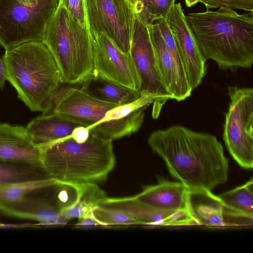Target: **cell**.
<instances>
[{
  "label": "cell",
  "mask_w": 253,
  "mask_h": 253,
  "mask_svg": "<svg viewBox=\"0 0 253 253\" xmlns=\"http://www.w3.org/2000/svg\"><path fill=\"white\" fill-rule=\"evenodd\" d=\"M148 143L189 189L211 191L227 181L228 161L215 135L174 125L153 132Z\"/></svg>",
  "instance_id": "1"
},
{
  "label": "cell",
  "mask_w": 253,
  "mask_h": 253,
  "mask_svg": "<svg viewBox=\"0 0 253 253\" xmlns=\"http://www.w3.org/2000/svg\"><path fill=\"white\" fill-rule=\"evenodd\" d=\"M186 17L206 60H213L222 70L252 66L253 12L240 14L220 7L189 13Z\"/></svg>",
  "instance_id": "2"
},
{
  "label": "cell",
  "mask_w": 253,
  "mask_h": 253,
  "mask_svg": "<svg viewBox=\"0 0 253 253\" xmlns=\"http://www.w3.org/2000/svg\"><path fill=\"white\" fill-rule=\"evenodd\" d=\"M7 81L17 97L32 111L47 114L62 84L55 61L42 42H32L6 50L2 57Z\"/></svg>",
  "instance_id": "3"
},
{
  "label": "cell",
  "mask_w": 253,
  "mask_h": 253,
  "mask_svg": "<svg viewBox=\"0 0 253 253\" xmlns=\"http://www.w3.org/2000/svg\"><path fill=\"white\" fill-rule=\"evenodd\" d=\"M112 141L90 131L83 142L71 137L62 139L40 146L42 164L48 176L58 181H104L115 165Z\"/></svg>",
  "instance_id": "4"
},
{
  "label": "cell",
  "mask_w": 253,
  "mask_h": 253,
  "mask_svg": "<svg viewBox=\"0 0 253 253\" xmlns=\"http://www.w3.org/2000/svg\"><path fill=\"white\" fill-rule=\"evenodd\" d=\"M42 42L55 61L62 84H82L94 78L93 43L89 30L60 3Z\"/></svg>",
  "instance_id": "5"
},
{
  "label": "cell",
  "mask_w": 253,
  "mask_h": 253,
  "mask_svg": "<svg viewBox=\"0 0 253 253\" xmlns=\"http://www.w3.org/2000/svg\"><path fill=\"white\" fill-rule=\"evenodd\" d=\"M59 0H0V45L8 50L42 42Z\"/></svg>",
  "instance_id": "6"
},
{
  "label": "cell",
  "mask_w": 253,
  "mask_h": 253,
  "mask_svg": "<svg viewBox=\"0 0 253 253\" xmlns=\"http://www.w3.org/2000/svg\"><path fill=\"white\" fill-rule=\"evenodd\" d=\"M230 102L225 114L223 139L230 154L245 169L253 167V89L228 88Z\"/></svg>",
  "instance_id": "7"
},
{
  "label": "cell",
  "mask_w": 253,
  "mask_h": 253,
  "mask_svg": "<svg viewBox=\"0 0 253 253\" xmlns=\"http://www.w3.org/2000/svg\"><path fill=\"white\" fill-rule=\"evenodd\" d=\"M91 36L104 34L129 53L135 13L126 0H83Z\"/></svg>",
  "instance_id": "8"
},
{
  "label": "cell",
  "mask_w": 253,
  "mask_h": 253,
  "mask_svg": "<svg viewBox=\"0 0 253 253\" xmlns=\"http://www.w3.org/2000/svg\"><path fill=\"white\" fill-rule=\"evenodd\" d=\"M91 38L94 78L140 91V80L129 53L121 50L104 34Z\"/></svg>",
  "instance_id": "9"
},
{
  "label": "cell",
  "mask_w": 253,
  "mask_h": 253,
  "mask_svg": "<svg viewBox=\"0 0 253 253\" xmlns=\"http://www.w3.org/2000/svg\"><path fill=\"white\" fill-rule=\"evenodd\" d=\"M129 54L140 83V91L159 97L164 103L171 95L164 85L159 73L148 24L135 14Z\"/></svg>",
  "instance_id": "10"
},
{
  "label": "cell",
  "mask_w": 253,
  "mask_h": 253,
  "mask_svg": "<svg viewBox=\"0 0 253 253\" xmlns=\"http://www.w3.org/2000/svg\"><path fill=\"white\" fill-rule=\"evenodd\" d=\"M192 90L206 74L205 59L180 2L175 3L167 18Z\"/></svg>",
  "instance_id": "11"
},
{
  "label": "cell",
  "mask_w": 253,
  "mask_h": 253,
  "mask_svg": "<svg viewBox=\"0 0 253 253\" xmlns=\"http://www.w3.org/2000/svg\"><path fill=\"white\" fill-rule=\"evenodd\" d=\"M97 205L123 212L136 220L139 225L153 226L197 225L187 211L160 210L141 203L134 196L121 198L106 197Z\"/></svg>",
  "instance_id": "12"
},
{
  "label": "cell",
  "mask_w": 253,
  "mask_h": 253,
  "mask_svg": "<svg viewBox=\"0 0 253 253\" xmlns=\"http://www.w3.org/2000/svg\"><path fill=\"white\" fill-rule=\"evenodd\" d=\"M148 26L163 83L172 99L184 100L191 95L192 89L183 66L168 50L156 22Z\"/></svg>",
  "instance_id": "13"
},
{
  "label": "cell",
  "mask_w": 253,
  "mask_h": 253,
  "mask_svg": "<svg viewBox=\"0 0 253 253\" xmlns=\"http://www.w3.org/2000/svg\"><path fill=\"white\" fill-rule=\"evenodd\" d=\"M41 152L25 127L0 123V160L42 164Z\"/></svg>",
  "instance_id": "14"
},
{
  "label": "cell",
  "mask_w": 253,
  "mask_h": 253,
  "mask_svg": "<svg viewBox=\"0 0 253 253\" xmlns=\"http://www.w3.org/2000/svg\"><path fill=\"white\" fill-rule=\"evenodd\" d=\"M189 189L180 182L162 180L157 184L143 187L134 197L152 208L168 211H187Z\"/></svg>",
  "instance_id": "15"
},
{
  "label": "cell",
  "mask_w": 253,
  "mask_h": 253,
  "mask_svg": "<svg viewBox=\"0 0 253 253\" xmlns=\"http://www.w3.org/2000/svg\"><path fill=\"white\" fill-rule=\"evenodd\" d=\"M36 192L0 207V211L10 216L37 220L43 224H66L68 220L61 214L57 205L48 200L35 197Z\"/></svg>",
  "instance_id": "16"
},
{
  "label": "cell",
  "mask_w": 253,
  "mask_h": 253,
  "mask_svg": "<svg viewBox=\"0 0 253 253\" xmlns=\"http://www.w3.org/2000/svg\"><path fill=\"white\" fill-rule=\"evenodd\" d=\"M187 202L188 211L197 225L210 227L226 225L223 204L211 191L189 189Z\"/></svg>",
  "instance_id": "17"
},
{
  "label": "cell",
  "mask_w": 253,
  "mask_h": 253,
  "mask_svg": "<svg viewBox=\"0 0 253 253\" xmlns=\"http://www.w3.org/2000/svg\"><path fill=\"white\" fill-rule=\"evenodd\" d=\"M80 124L54 114L41 115L25 126L33 143L38 146L71 137Z\"/></svg>",
  "instance_id": "18"
},
{
  "label": "cell",
  "mask_w": 253,
  "mask_h": 253,
  "mask_svg": "<svg viewBox=\"0 0 253 253\" xmlns=\"http://www.w3.org/2000/svg\"><path fill=\"white\" fill-rule=\"evenodd\" d=\"M218 196L223 205L224 216L228 215L253 220V178Z\"/></svg>",
  "instance_id": "19"
},
{
  "label": "cell",
  "mask_w": 253,
  "mask_h": 253,
  "mask_svg": "<svg viewBox=\"0 0 253 253\" xmlns=\"http://www.w3.org/2000/svg\"><path fill=\"white\" fill-rule=\"evenodd\" d=\"M82 84L81 88L91 95L118 105L131 102L140 96L139 91L100 79L93 78Z\"/></svg>",
  "instance_id": "20"
},
{
  "label": "cell",
  "mask_w": 253,
  "mask_h": 253,
  "mask_svg": "<svg viewBox=\"0 0 253 253\" xmlns=\"http://www.w3.org/2000/svg\"><path fill=\"white\" fill-rule=\"evenodd\" d=\"M50 178L41 163L0 160V185Z\"/></svg>",
  "instance_id": "21"
},
{
  "label": "cell",
  "mask_w": 253,
  "mask_h": 253,
  "mask_svg": "<svg viewBox=\"0 0 253 253\" xmlns=\"http://www.w3.org/2000/svg\"><path fill=\"white\" fill-rule=\"evenodd\" d=\"M58 181L52 178L0 185V207L22 200L37 191L53 186Z\"/></svg>",
  "instance_id": "22"
},
{
  "label": "cell",
  "mask_w": 253,
  "mask_h": 253,
  "mask_svg": "<svg viewBox=\"0 0 253 253\" xmlns=\"http://www.w3.org/2000/svg\"><path fill=\"white\" fill-rule=\"evenodd\" d=\"M106 197L96 183H83L75 205L61 214L68 220L73 218L90 217L91 210Z\"/></svg>",
  "instance_id": "23"
},
{
  "label": "cell",
  "mask_w": 253,
  "mask_h": 253,
  "mask_svg": "<svg viewBox=\"0 0 253 253\" xmlns=\"http://www.w3.org/2000/svg\"><path fill=\"white\" fill-rule=\"evenodd\" d=\"M140 92V97L135 100L126 104L117 105L109 110L100 123L126 117L140 109L146 108L151 103L154 104L153 110V118H157L165 103L159 97L154 94L145 91Z\"/></svg>",
  "instance_id": "24"
},
{
  "label": "cell",
  "mask_w": 253,
  "mask_h": 253,
  "mask_svg": "<svg viewBox=\"0 0 253 253\" xmlns=\"http://www.w3.org/2000/svg\"><path fill=\"white\" fill-rule=\"evenodd\" d=\"M90 217L99 225L102 226L139 225L136 220L123 212L104 208L98 205L91 210Z\"/></svg>",
  "instance_id": "25"
},
{
  "label": "cell",
  "mask_w": 253,
  "mask_h": 253,
  "mask_svg": "<svg viewBox=\"0 0 253 253\" xmlns=\"http://www.w3.org/2000/svg\"><path fill=\"white\" fill-rule=\"evenodd\" d=\"M175 0H146L144 17L147 24L161 18L167 19L175 4Z\"/></svg>",
  "instance_id": "26"
},
{
  "label": "cell",
  "mask_w": 253,
  "mask_h": 253,
  "mask_svg": "<svg viewBox=\"0 0 253 253\" xmlns=\"http://www.w3.org/2000/svg\"><path fill=\"white\" fill-rule=\"evenodd\" d=\"M207 10L226 7L231 9H241L253 12V0H199Z\"/></svg>",
  "instance_id": "27"
},
{
  "label": "cell",
  "mask_w": 253,
  "mask_h": 253,
  "mask_svg": "<svg viewBox=\"0 0 253 253\" xmlns=\"http://www.w3.org/2000/svg\"><path fill=\"white\" fill-rule=\"evenodd\" d=\"M59 3L63 5L81 25L87 27L83 0H59Z\"/></svg>",
  "instance_id": "28"
},
{
  "label": "cell",
  "mask_w": 253,
  "mask_h": 253,
  "mask_svg": "<svg viewBox=\"0 0 253 253\" xmlns=\"http://www.w3.org/2000/svg\"><path fill=\"white\" fill-rule=\"evenodd\" d=\"M89 132L87 127L80 126L74 128L71 137L78 142H83L88 138Z\"/></svg>",
  "instance_id": "29"
},
{
  "label": "cell",
  "mask_w": 253,
  "mask_h": 253,
  "mask_svg": "<svg viewBox=\"0 0 253 253\" xmlns=\"http://www.w3.org/2000/svg\"><path fill=\"white\" fill-rule=\"evenodd\" d=\"M134 13L142 19L144 17L146 0H126Z\"/></svg>",
  "instance_id": "30"
},
{
  "label": "cell",
  "mask_w": 253,
  "mask_h": 253,
  "mask_svg": "<svg viewBox=\"0 0 253 253\" xmlns=\"http://www.w3.org/2000/svg\"><path fill=\"white\" fill-rule=\"evenodd\" d=\"M76 225L79 226H93L99 225V224L91 217H85L78 219Z\"/></svg>",
  "instance_id": "31"
},
{
  "label": "cell",
  "mask_w": 253,
  "mask_h": 253,
  "mask_svg": "<svg viewBox=\"0 0 253 253\" xmlns=\"http://www.w3.org/2000/svg\"><path fill=\"white\" fill-rule=\"evenodd\" d=\"M7 81L5 67L2 58L0 56V88L2 89Z\"/></svg>",
  "instance_id": "32"
},
{
  "label": "cell",
  "mask_w": 253,
  "mask_h": 253,
  "mask_svg": "<svg viewBox=\"0 0 253 253\" xmlns=\"http://www.w3.org/2000/svg\"><path fill=\"white\" fill-rule=\"evenodd\" d=\"M187 7H191L199 2V0H184Z\"/></svg>",
  "instance_id": "33"
},
{
  "label": "cell",
  "mask_w": 253,
  "mask_h": 253,
  "mask_svg": "<svg viewBox=\"0 0 253 253\" xmlns=\"http://www.w3.org/2000/svg\"><path fill=\"white\" fill-rule=\"evenodd\" d=\"M1 225H2V223L0 220V226H1Z\"/></svg>",
  "instance_id": "34"
}]
</instances>
